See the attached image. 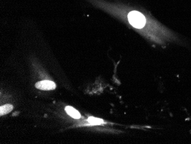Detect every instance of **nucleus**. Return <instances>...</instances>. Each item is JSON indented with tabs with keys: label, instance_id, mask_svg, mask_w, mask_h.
I'll return each instance as SVG.
<instances>
[{
	"label": "nucleus",
	"instance_id": "3",
	"mask_svg": "<svg viewBox=\"0 0 191 144\" xmlns=\"http://www.w3.org/2000/svg\"><path fill=\"white\" fill-rule=\"evenodd\" d=\"M65 110L68 115H69L70 117H72L73 118L79 119L81 117L80 113L77 110H75L71 106H66L65 108Z\"/></svg>",
	"mask_w": 191,
	"mask_h": 144
},
{
	"label": "nucleus",
	"instance_id": "1",
	"mask_svg": "<svg viewBox=\"0 0 191 144\" xmlns=\"http://www.w3.org/2000/svg\"><path fill=\"white\" fill-rule=\"evenodd\" d=\"M128 18L129 23L136 28H142L145 26L146 20L143 14L136 11L130 12Z\"/></svg>",
	"mask_w": 191,
	"mask_h": 144
},
{
	"label": "nucleus",
	"instance_id": "4",
	"mask_svg": "<svg viewBox=\"0 0 191 144\" xmlns=\"http://www.w3.org/2000/svg\"><path fill=\"white\" fill-rule=\"evenodd\" d=\"M13 109V105L10 104H7L4 106H2L0 107V115L1 116L5 115L6 114L10 113Z\"/></svg>",
	"mask_w": 191,
	"mask_h": 144
},
{
	"label": "nucleus",
	"instance_id": "5",
	"mask_svg": "<svg viewBox=\"0 0 191 144\" xmlns=\"http://www.w3.org/2000/svg\"><path fill=\"white\" fill-rule=\"evenodd\" d=\"M88 121L90 123L93 124V125H100V124L104 123V121L103 120L97 118H94V117H89L88 119Z\"/></svg>",
	"mask_w": 191,
	"mask_h": 144
},
{
	"label": "nucleus",
	"instance_id": "2",
	"mask_svg": "<svg viewBox=\"0 0 191 144\" xmlns=\"http://www.w3.org/2000/svg\"><path fill=\"white\" fill-rule=\"evenodd\" d=\"M35 86V88L42 90H53L56 88V85L52 81H42L36 83Z\"/></svg>",
	"mask_w": 191,
	"mask_h": 144
}]
</instances>
